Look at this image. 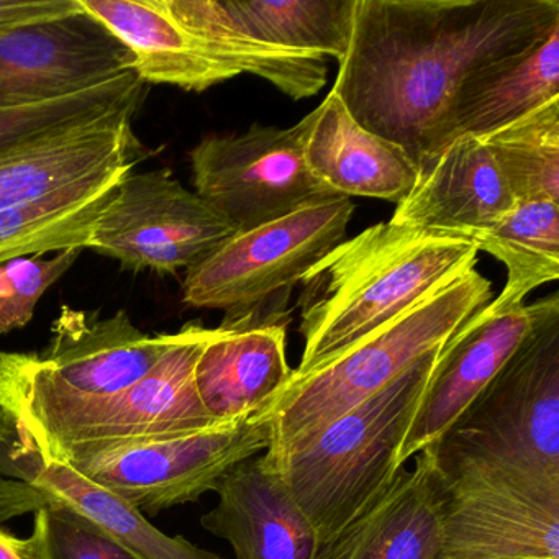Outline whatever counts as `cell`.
Returning <instances> with one entry per match:
<instances>
[{"label":"cell","instance_id":"obj_33","mask_svg":"<svg viewBox=\"0 0 559 559\" xmlns=\"http://www.w3.org/2000/svg\"><path fill=\"white\" fill-rule=\"evenodd\" d=\"M0 559H34L28 538H15L0 530Z\"/></svg>","mask_w":559,"mask_h":559},{"label":"cell","instance_id":"obj_26","mask_svg":"<svg viewBox=\"0 0 559 559\" xmlns=\"http://www.w3.org/2000/svg\"><path fill=\"white\" fill-rule=\"evenodd\" d=\"M469 241L507 267L506 286L493 300L525 306L533 290L559 277V202H516L509 215Z\"/></svg>","mask_w":559,"mask_h":559},{"label":"cell","instance_id":"obj_6","mask_svg":"<svg viewBox=\"0 0 559 559\" xmlns=\"http://www.w3.org/2000/svg\"><path fill=\"white\" fill-rule=\"evenodd\" d=\"M273 405L247 417L176 437L41 448L139 512L158 513L214 492L237 464L271 443Z\"/></svg>","mask_w":559,"mask_h":559},{"label":"cell","instance_id":"obj_19","mask_svg":"<svg viewBox=\"0 0 559 559\" xmlns=\"http://www.w3.org/2000/svg\"><path fill=\"white\" fill-rule=\"evenodd\" d=\"M286 313L222 323L195 366L202 405L218 424L271 407L293 378L287 361Z\"/></svg>","mask_w":559,"mask_h":559},{"label":"cell","instance_id":"obj_17","mask_svg":"<svg viewBox=\"0 0 559 559\" xmlns=\"http://www.w3.org/2000/svg\"><path fill=\"white\" fill-rule=\"evenodd\" d=\"M214 492L217 507L201 523L230 543L235 559H320L319 533L264 454L228 471Z\"/></svg>","mask_w":559,"mask_h":559},{"label":"cell","instance_id":"obj_25","mask_svg":"<svg viewBox=\"0 0 559 559\" xmlns=\"http://www.w3.org/2000/svg\"><path fill=\"white\" fill-rule=\"evenodd\" d=\"M129 173L0 211V264L31 254L87 250L117 186Z\"/></svg>","mask_w":559,"mask_h":559},{"label":"cell","instance_id":"obj_22","mask_svg":"<svg viewBox=\"0 0 559 559\" xmlns=\"http://www.w3.org/2000/svg\"><path fill=\"white\" fill-rule=\"evenodd\" d=\"M559 97V27L533 50L477 71L461 84L418 166L464 136L486 139Z\"/></svg>","mask_w":559,"mask_h":559},{"label":"cell","instance_id":"obj_21","mask_svg":"<svg viewBox=\"0 0 559 559\" xmlns=\"http://www.w3.org/2000/svg\"><path fill=\"white\" fill-rule=\"evenodd\" d=\"M307 168L342 198L404 201L418 178V166L402 146L356 122L335 90L304 117Z\"/></svg>","mask_w":559,"mask_h":559},{"label":"cell","instance_id":"obj_12","mask_svg":"<svg viewBox=\"0 0 559 559\" xmlns=\"http://www.w3.org/2000/svg\"><path fill=\"white\" fill-rule=\"evenodd\" d=\"M50 507L83 516L142 559H222L159 532L130 503L41 450L17 418L0 411V523Z\"/></svg>","mask_w":559,"mask_h":559},{"label":"cell","instance_id":"obj_7","mask_svg":"<svg viewBox=\"0 0 559 559\" xmlns=\"http://www.w3.org/2000/svg\"><path fill=\"white\" fill-rule=\"evenodd\" d=\"M44 353H0V411L112 397L163 358L176 333L146 335L120 310L109 319L63 307Z\"/></svg>","mask_w":559,"mask_h":559},{"label":"cell","instance_id":"obj_8","mask_svg":"<svg viewBox=\"0 0 559 559\" xmlns=\"http://www.w3.org/2000/svg\"><path fill=\"white\" fill-rule=\"evenodd\" d=\"M355 204L323 199L250 230L237 231L204 261L186 271L182 302L224 310L222 323L270 312V300L289 293L306 274L345 240Z\"/></svg>","mask_w":559,"mask_h":559},{"label":"cell","instance_id":"obj_11","mask_svg":"<svg viewBox=\"0 0 559 559\" xmlns=\"http://www.w3.org/2000/svg\"><path fill=\"white\" fill-rule=\"evenodd\" d=\"M237 234L201 195L169 169L123 176L91 238L90 248L126 270L176 274L204 261Z\"/></svg>","mask_w":559,"mask_h":559},{"label":"cell","instance_id":"obj_10","mask_svg":"<svg viewBox=\"0 0 559 559\" xmlns=\"http://www.w3.org/2000/svg\"><path fill=\"white\" fill-rule=\"evenodd\" d=\"M189 158L195 194L237 231L336 198L307 168L302 120L289 129L253 123L241 133H211Z\"/></svg>","mask_w":559,"mask_h":559},{"label":"cell","instance_id":"obj_23","mask_svg":"<svg viewBox=\"0 0 559 559\" xmlns=\"http://www.w3.org/2000/svg\"><path fill=\"white\" fill-rule=\"evenodd\" d=\"M132 55L142 83L204 93L240 76L215 60L166 8L165 0H80Z\"/></svg>","mask_w":559,"mask_h":559},{"label":"cell","instance_id":"obj_2","mask_svg":"<svg viewBox=\"0 0 559 559\" xmlns=\"http://www.w3.org/2000/svg\"><path fill=\"white\" fill-rule=\"evenodd\" d=\"M466 238L381 222L336 245L302 280L304 374L474 270Z\"/></svg>","mask_w":559,"mask_h":559},{"label":"cell","instance_id":"obj_13","mask_svg":"<svg viewBox=\"0 0 559 559\" xmlns=\"http://www.w3.org/2000/svg\"><path fill=\"white\" fill-rule=\"evenodd\" d=\"M129 71L130 51L83 8L0 31V106L80 93Z\"/></svg>","mask_w":559,"mask_h":559},{"label":"cell","instance_id":"obj_15","mask_svg":"<svg viewBox=\"0 0 559 559\" xmlns=\"http://www.w3.org/2000/svg\"><path fill=\"white\" fill-rule=\"evenodd\" d=\"M140 99L0 150V211L135 166L133 116Z\"/></svg>","mask_w":559,"mask_h":559},{"label":"cell","instance_id":"obj_32","mask_svg":"<svg viewBox=\"0 0 559 559\" xmlns=\"http://www.w3.org/2000/svg\"><path fill=\"white\" fill-rule=\"evenodd\" d=\"M80 11V0H0V31L55 21Z\"/></svg>","mask_w":559,"mask_h":559},{"label":"cell","instance_id":"obj_5","mask_svg":"<svg viewBox=\"0 0 559 559\" xmlns=\"http://www.w3.org/2000/svg\"><path fill=\"white\" fill-rule=\"evenodd\" d=\"M441 348L274 464L323 548L365 515L401 471L399 451Z\"/></svg>","mask_w":559,"mask_h":559},{"label":"cell","instance_id":"obj_3","mask_svg":"<svg viewBox=\"0 0 559 559\" xmlns=\"http://www.w3.org/2000/svg\"><path fill=\"white\" fill-rule=\"evenodd\" d=\"M532 306L525 342L433 447L447 476L559 500L558 293Z\"/></svg>","mask_w":559,"mask_h":559},{"label":"cell","instance_id":"obj_20","mask_svg":"<svg viewBox=\"0 0 559 559\" xmlns=\"http://www.w3.org/2000/svg\"><path fill=\"white\" fill-rule=\"evenodd\" d=\"M448 483L435 447L399 471L381 499L323 548L320 559H437Z\"/></svg>","mask_w":559,"mask_h":559},{"label":"cell","instance_id":"obj_9","mask_svg":"<svg viewBox=\"0 0 559 559\" xmlns=\"http://www.w3.org/2000/svg\"><path fill=\"white\" fill-rule=\"evenodd\" d=\"M212 333L214 329L201 322L186 323L152 371L112 397L35 408L12 417L41 448L152 440L217 425L195 385V366Z\"/></svg>","mask_w":559,"mask_h":559},{"label":"cell","instance_id":"obj_14","mask_svg":"<svg viewBox=\"0 0 559 559\" xmlns=\"http://www.w3.org/2000/svg\"><path fill=\"white\" fill-rule=\"evenodd\" d=\"M532 326V304L503 307L492 299L444 343L402 441L399 469L425 448L443 440L525 342Z\"/></svg>","mask_w":559,"mask_h":559},{"label":"cell","instance_id":"obj_31","mask_svg":"<svg viewBox=\"0 0 559 559\" xmlns=\"http://www.w3.org/2000/svg\"><path fill=\"white\" fill-rule=\"evenodd\" d=\"M28 542L34 559H142L83 516L60 507L35 512Z\"/></svg>","mask_w":559,"mask_h":559},{"label":"cell","instance_id":"obj_1","mask_svg":"<svg viewBox=\"0 0 559 559\" xmlns=\"http://www.w3.org/2000/svg\"><path fill=\"white\" fill-rule=\"evenodd\" d=\"M558 27L559 0H356L333 90L359 126L418 166L467 78Z\"/></svg>","mask_w":559,"mask_h":559},{"label":"cell","instance_id":"obj_28","mask_svg":"<svg viewBox=\"0 0 559 559\" xmlns=\"http://www.w3.org/2000/svg\"><path fill=\"white\" fill-rule=\"evenodd\" d=\"M480 142L516 202H559V97Z\"/></svg>","mask_w":559,"mask_h":559},{"label":"cell","instance_id":"obj_24","mask_svg":"<svg viewBox=\"0 0 559 559\" xmlns=\"http://www.w3.org/2000/svg\"><path fill=\"white\" fill-rule=\"evenodd\" d=\"M173 17L215 60L238 74H253L294 100L316 96L326 84V58L287 50L258 38L231 0H165Z\"/></svg>","mask_w":559,"mask_h":559},{"label":"cell","instance_id":"obj_30","mask_svg":"<svg viewBox=\"0 0 559 559\" xmlns=\"http://www.w3.org/2000/svg\"><path fill=\"white\" fill-rule=\"evenodd\" d=\"M83 251L73 248L58 251L51 258L31 254L0 264V336L24 329L34 319L38 300Z\"/></svg>","mask_w":559,"mask_h":559},{"label":"cell","instance_id":"obj_18","mask_svg":"<svg viewBox=\"0 0 559 559\" xmlns=\"http://www.w3.org/2000/svg\"><path fill=\"white\" fill-rule=\"evenodd\" d=\"M515 205L489 150L479 139L464 136L418 166L417 182L399 202L391 222L469 240Z\"/></svg>","mask_w":559,"mask_h":559},{"label":"cell","instance_id":"obj_4","mask_svg":"<svg viewBox=\"0 0 559 559\" xmlns=\"http://www.w3.org/2000/svg\"><path fill=\"white\" fill-rule=\"evenodd\" d=\"M490 300L492 283L474 267L323 365L293 374L274 402L264 456L277 464L306 448L336 418L443 346Z\"/></svg>","mask_w":559,"mask_h":559},{"label":"cell","instance_id":"obj_16","mask_svg":"<svg viewBox=\"0 0 559 559\" xmlns=\"http://www.w3.org/2000/svg\"><path fill=\"white\" fill-rule=\"evenodd\" d=\"M447 483L437 559H559V500L464 477Z\"/></svg>","mask_w":559,"mask_h":559},{"label":"cell","instance_id":"obj_27","mask_svg":"<svg viewBox=\"0 0 559 559\" xmlns=\"http://www.w3.org/2000/svg\"><path fill=\"white\" fill-rule=\"evenodd\" d=\"M356 0H231L261 40L287 50L332 57L348 51Z\"/></svg>","mask_w":559,"mask_h":559},{"label":"cell","instance_id":"obj_29","mask_svg":"<svg viewBox=\"0 0 559 559\" xmlns=\"http://www.w3.org/2000/svg\"><path fill=\"white\" fill-rule=\"evenodd\" d=\"M142 87L139 76L129 71L80 93L38 103L0 106V150L99 116L130 100L142 99Z\"/></svg>","mask_w":559,"mask_h":559}]
</instances>
